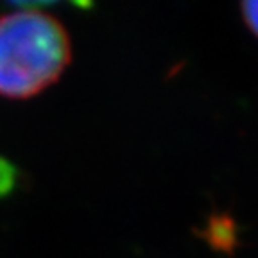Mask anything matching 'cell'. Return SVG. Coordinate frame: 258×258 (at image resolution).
Returning a JSON list of instances; mask_svg holds the SVG:
<instances>
[{
	"label": "cell",
	"mask_w": 258,
	"mask_h": 258,
	"mask_svg": "<svg viewBox=\"0 0 258 258\" xmlns=\"http://www.w3.org/2000/svg\"><path fill=\"white\" fill-rule=\"evenodd\" d=\"M244 13H246V20L251 25L254 32L258 34V2H247L244 6Z\"/></svg>",
	"instance_id": "cell-3"
},
{
	"label": "cell",
	"mask_w": 258,
	"mask_h": 258,
	"mask_svg": "<svg viewBox=\"0 0 258 258\" xmlns=\"http://www.w3.org/2000/svg\"><path fill=\"white\" fill-rule=\"evenodd\" d=\"M16 179H18V170L15 163H11L8 158L0 156V199L8 198L15 190Z\"/></svg>",
	"instance_id": "cell-2"
},
{
	"label": "cell",
	"mask_w": 258,
	"mask_h": 258,
	"mask_svg": "<svg viewBox=\"0 0 258 258\" xmlns=\"http://www.w3.org/2000/svg\"><path fill=\"white\" fill-rule=\"evenodd\" d=\"M70 59L69 32L50 13L27 6L0 16V97H36L59 79Z\"/></svg>",
	"instance_id": "cell-1"
}]
</instances>
